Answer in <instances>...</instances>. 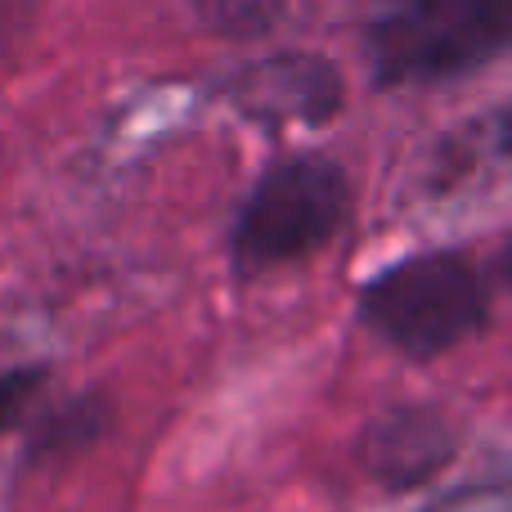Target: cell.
<instances>
[{
    "instance_id": "1",
    "label": "cell",
    "mask_w": 512,
    "mask_h": 512,
    "mask_svg": "<svg viewBox=\"0 0 512 512\" xmlns=\"http://www.w3.org/2000/svg\"><path fill=\"white\" fill-rule=\"evenodd\" d=\"M499 279L504 252L495 265L454 248L409 252L355 288V319L396 355L427 364L490 333Z\"/></svg>"
},
{
    "instance_id": "2",
    "label": "cell",
    "mask_w": 512,
    "mask_h": 512,
    "mask_svg": "<svg viewBox=\"0 0 512 512\" xmlns=\"http://www.w3.org/2000/svg\"><path fill=\"white\" fill-rule=\"evenodd\" d=\"M512 45V0H373L360 54L373 90H427L495 68Z\"/></svg>"
},
{
    "instance_id": "3",
    "label": "cell",
    "mask_w": 512,
    "mask_h": 512,
    "mask_svg": "<svg viewBox=\"0 0 512 512\" xmlns=\"http://www.w3.org/2000/svg\"><path fill=\"white\" fill-rule=\"evenodd\" d=\"M351 207L355 189L337 158H324V153L274 158L243 194L230 239H225L234 279L252 283L270 270L324 252L346 230Z\"/></svg>"
},
{
    "instance_id": "4",
    "label": "cell",
    "mask_w": 512,
    "mask_h": 512,
    "mask_svg": "<svg viewBox=\"0 0 512 512\" xmlns=\"http://www.w3.org/2000/svg\"><path fill=\"white\" fill-rule=\"evenodd\" d=\"M221 95L265 131H283V126L319 131L346 108V77L328 54L292 50L243 63L221 81Z\"/></svg>"
},
{
    "instance_id": "5",
    "label": "cell",
    "mask_w": 512,
    "mask_h": 512,
    "mask_svg": "<svg viewBox=\"0 0 512 512\" xmlns=\"http://www.w3.org/2000/svg\"><path fill=\"white\" fill-rule=\"evenodd\" d=\"M459 454V427L436 405H391L373 414L355 436V463L373 486L405 495L441 477Z\"/></svg>"
},
{
    "instance_id": "6",
    "label": "cell",
    "mask_w": 512,
    "mask_h": 512,
    "mask_svg": "<svg viewBox=\"0 0 512 512\" xmlns=\"http://www.w3.org/2000/svg\"><path fill=\"white\" fill-rule=\"evenodd\" d=\"M117 423V405L108 391L90 387L77 396H63L54 405L36 409L27 423L23 463L27 468H54V463H72L90 454Z\"/></svg>"
},
{
    "instance_id": "7",
    "label": "cell",
    "mask_w": 512,
    "mask_h": 512,
    "mask_svg": "<svg viewBox=\"0 0 512 512\" xmlns=\"http://www.w3.org/2000/svg\"><path fill=\"white\" fill-rule=\"evenodd\" d=\"M292 0H189V14L225 41H261L288 18Z\"/></svg>"
},
{
    "instance_id": "8",
    "label": "cell",
    "mask_w": 512,
    "mask_h": 512,
    "mask_svg": "<svg viewBox=\"0 0 512 512\" xmlns=\"http://www.w3.org/2000/svg\"><path fill=\"white\" fill-rule=\"evenodd\" d=\"M50 387V364H14L0 369V436L27 427Z\"/></svg>"
}]
</instances>
